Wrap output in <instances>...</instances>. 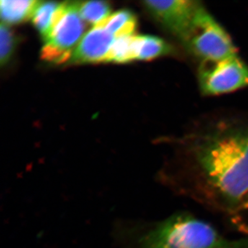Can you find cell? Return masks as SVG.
I'll return each mask as SVG.
<instances>
[{"label":"cell","instance_id":"1","mask_svg":"<svg viewBox=\"0 0 248 248\" xmlns=\"http://www.w3.org/2000/svg\"><path fill=\"white\" fill-rule=\"evenodd\" d=\"M162 173L178 193L231 216L248 195V128L202 137Z\"/></svg>","mask_w":248,"mask_h":248},{"label":"cell","instance_id":"2","mask_svg":"<svg viewBox=\"0 0 248 248\" xmlns=\"http://www.w3.org/2000/svg\"><path fill=\"white\" fill-rule=\"evenodd\" d=\"M139 248H248V236L231 239L215 227L187 213L171 215L147 227Z\"/></svg>","mask_w":248,"mask_h":248},{"label":"cell","instance_id":"3","mask_svg":"<svg viewBox=\"0 0 248 248\" xmlns=\"http://www.w3.org/2000/svg\"><path fill=\"white\" fill-rule=\"evenodd\" d=\"M80 1L60 3L54 14L51 27L45 39L41 58L60 64L69 62L73 49L82 37L86 29L79 14Z\"/></svg>","mask_w":248,"mask_h":248},{"label":"cell","instance_id":"4","mask_svg":"<svg viewBox=\"0 0 248 248\" xmlns=\"http://www.w3.org/2000/svg\"><path fill=\"white\" fill-rule=\"evenodd\" d=\"M183 44L202 62L220 61L237 55L231 37L203 6Z\"/></svg>","mask_w":248,"mask_h":248},{"label":"cell","instance_id":"5","mask_svg":"<svg viewBox=\"0 0 248 248\" xmlns=\"http://www.w3.org/2000/svg\"><path fill=\"white\" fill-rule=\"evenodd\" d=\"M199 83L205 95H218L248 86V66L238 55L216 62H203Z\"/></svg>","mask_w":248,"mask_h":248},{"label":"cell","instance_id":"6","mask_svg":"<svg viewBox=\"0 0 248 248\" xmlns=\"http://www.w3.org/2000/svg\"><path fill=\"white\" fill-rule=\"evenodd\" d=\"M143 5L161 27L184 42L193 25L202 5L192 0L144 1Z\"/></svg>","mask_w":248,"mask_h":248},{"label":"cell","instance_id":"7","mask_svg":"<svg viewBox=\"0 0 248 248\" xmlns=\"http://www.w3.org/2000/svg\"><path fill=\"white\" fill-rule=\"evenodd\" d=\"M115 40V36L105 29L93 28L80 40L72 54L69 63L81 64L106 62Z\"/></svg>","mask_w":248,"mask_h":248},{"label":"cell","instance_id":"8","mask_svg":"<svg viewBox=\"0 0 248 248\" xmlns=\"http://www.w3.org/2000/svg\"><path fill=\"white\" fill-rule=\"evenodd\" d=\"M135 60L151 61L172 53V49L168 42L153 35H135L134 39Z\"/></svg>","mask_w":248,"mask_h":248},{"label":"cell","instance_id":"9","mask_svg":"<svg viewBox=\"0 0 248 248\" xmlns=\"http://www.w3.org/2000/svg\"><path fill=\"white\" fill-rule=\"evenodd\" d=\"M138 27V19L132 11L121 10L117 11L94 27L105 29L115 38L123 36L133 35Z\"/></svg>","mask_w":248,"mask_h":248},{"label":"cell","instance_id":"10","mask_svg":"<svg viewBox=\"0 0 248 248\" xmlns=\"http://www.w3.org/2000/svg\"><path fill=\"white\" fill-rule=\"evenodd\" d=\"M39 1L24 0V1H9L1 0L0 1L1 17L5 24H18L27 21L32 17L34 10Z\"/></svg>","mask_w":248,"mask_h":248},{"label":"cell","instance_id":"11","mask_svg":"<svg viewBox=\"0 0 248 248\" xmlns=\"http://www.w3.org/2000/svg\"><path fill=\"white\" fill-rule=\"evenodd\" d=\"M60 4L55 1H40L32 16V23L44 40L48 35L55 11Z\"/></svg>","mask_w":248,"mask_h":248},{"label":"cell","instance_id":"12","mask_svg":"<svg viewBox=\"0 0 248 248\" xmlns=\"http://www.w3.org/2000/svg\"><path fill=\"white\" fill-rule=\"evenodd\" d=\"M79 10L83 20L97 27L110 16V5L105 1H84L79 3Z\"/></svg>","mask_w":248,"mask_h":248},{"label":"cell","instance_id":"13","mask_svg":"<svg viewBox=\"0 0 248 248\" xmlns=\"http://www.w3.org/2000/svg\"><path fill=\"white\" fill-rule=\"evenodd\" d=\"M134 39V35L115 38L108 54L106 62L124 63L135 60Z\"/></svg>","mask_w":248,"mask_h":248},{"label":"cell","instance_id":"14","mask_svg":"<svg viewBox=\"0 0 248 248\" xmlns=\"http://www.w3.org/2000/svg\"><path fill=\"white\" fill-rule=\"evenodd\" d=\"M0 61L1 66L3 67L11 60L17 45V37L7 24L4 23H1L0 27Z\"/></svg>","mask_w":248,"mask_h":248},{"label":"cell","instance_id":"15","mask_svg":"<svg viewBox=\"0 0 248 248\" xmlns=\"http://www.w3.org/2000/svg\"><path fill=\"white\" fill-rule=\"evenodd\" d=\"M231 220L238 231L248 236V195L237 210L231 215Z\"/></svg>","mask_w":248,"mask_h":248}]
</instances>
